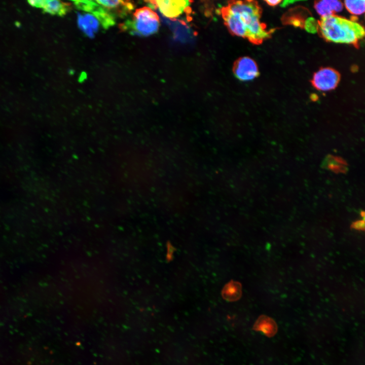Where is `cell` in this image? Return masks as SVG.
Masks as SVG:
<instances>
[{
  "label": "cell",
  "mask_w": 365,
  "mask_h": 365,
  "mask_svg": "<svg viewBox=\"0 0 365 365\" xmlns=\"http://www.w3.org/2000/svg\"><path fill=\"white\" fill-rule=\"evenodd\" d=\"M262 13V8L255 1H230L221 10L229 31L254 45L261 44L270 38L274 31L267 30L266 24L261 21Z\"/></svg>",
  "instance_id": "obj_1"
},
{
  "label": "cell",
  "mask_w": 365,
  "mask_h": 365,
  "mask_svg": "<svg viewBox=\"0 0 365 365\" xmlns=\"http://www.w3.org/2000/svg\"><path fill=\"white\" fill-rule=\"evenodd\" d=\"M317 30L327 42L350 44L356 48L364 36V27L359 23L335 14L321 17Z\"/></svg>",
  "instance_id": "obj_2"
},
{
  "label": "cell",
  "mask_w": 365,
  "mask_h": 365,
  "mask_svg": "<svg viewBox=\"0 0 365 365\" xmlns=\"http://www.w3.org/2000/svg\"><path fill=\"white\" fill-rule=\"evenodd\" d=\"M160 20L158 14L151 8L143 7L136 9L131 21L121 24L120 28L130 29L134 34L147 36L158 31Z\"/></svg>",
  "instance_id": "obj_3"
},
{
  "label": "cell",
  "mask_w": 365,
  "mask_h": 365,
  "mask_svg": "<svg viewBox=\"0 0 365 365\" xmlns=\"http://www.w3.org/2000/svg\"><path fill=\"white\" fill-rule=\"evenodd\" d=\"M341 75L337 70L330 67H321L313 75L311 83L316 89L327 91L335 89L338 85Z\"/></svg>",
  "instance_id": "obj_4"
},
{
  "label": "cell",
  "mask_w": 365,
  "mask_h": 365,
  "mask_svg": "<svg viewBox=\"0 0 365 365\" xmlns=\"http://www.w3.org/2000/svg\"><path fill=\"white\" fill-rule=\"evenodd\" d=\"M146 3L154 8H158L165 17L170 19L178 17L189 8V1H147Z\"/></svg>",
  "instance_id": "obj_5"
},
{
  "label": "cell",
  "mask_w": 365,
  "mask_h": 365,
  "mask_svg": "<svg viewBox=\"0 0 365 365\" xmlns=\"http://www.w3.org/2000/svg\"><path fill=\"white\" fill-rule=\"evenodd\" d=\"M73 3L78 9L92 13L104 29H107L115 24L113 15L99 4L95 3V2L77 1Z\"/></svg>",
  "instance_id": "obj_6"
},
{
  "label": "cell",
  "mask_w": 365,
  "mask_h": 365,
  "mask_svg": "<svg viewBox=\"0 0 365 365\" xmlns=\"http://www.w3.org/2000/svg\"><path fill=\"white\" fill-rule=\"evenodd\" d=\"M233 71L235 77L241 81H250L260 75L256 62L248 56L238 58L233 64Z\"/></svg>",
  "instance_id": "obj_7"
},
{
  "label": "cell",
  "mask_w": 365,
  "mask_h": 365,
  "mask_svg": "<svg viewBox=\"0 0 365 365\" xmlns=\"http://www.w3.org/2000/svg\"><path fill=\"white\" fill-rule=\"evenodd\" d=\"M28 3L33 7L42 9L44 12L60 16L66 15L71 9L70 3L60 1H29Z\"/></svg>",
  "instance_id": "obj_8"
},
{
  "label": "cell",
  "mask_w": 365,
  "mask_h": 365,
  "mask_svg": "<svg viewBox=\"0 0 365 365\" xmlns=\"http://www.w3.org/2000/svg\"><path fill=\"white\" fill-rule=\"evenodd\" d=\"M112 14L114 13L122 17L130 13L135 7L133 2L130 1H96ZM113 15V14H112Z\"/></svg>",
  "instance_id": "obj_9"
},
{
  "label": "cell",
  "mask_w": 365,
  "mask_h": 365,
  "mask_svg": "<svg viewBox=\"0 0 365 365\" xmlns=\"http://www.w3.org/2000/svg\"><path fill=\"white\" fill-rule=\"evenodd\" d=\"M77 22L80 29L89 38H93L99 28V21L90 14L77 13Z\"/></svg>",
  "instance_id": "obj_10"
},
{
  "label": "cell",
  "mask_w": 365,
  "mask_h": 365,
  "mask_svg": "<svg viewBox=\"0 0 365 365\" xmlns=\"http://www.w3.org/2000/svg\"><path fill=\"white\" fill-rule=\"evenodd\" d=\"M314 8L317 13L322 17L335 15L341 12L343 8L341 1L337 0H322L315 1Z\"/></svg>",
  "instance_id": "obj_11"
},
{
  "label": "cell",
  "mask_w": 365,
  "mask_h": 365,
  "mask_svg": "<svg viewBox=\"0 0 365 365\" xmlns=\"http://www.w3.org/2000/svg\"><path fill=\"white\" fill-rule=\"evenodd\" d=\"M242 295V286L238 281L231 280L224 286L222 290L223 299L229 302L238 300Z\"/></svg>",
  "instance_id": "obj_12"
},
{
  "label": "cell",
  "mask_w": 365,
  "mask_h": 365,
  "mask_svg": "<svg viewBox=\"0 0 365 365\" xmlns=\"http://www.w3.org/2000/svg\"><path fill=\"white\" fill-rule=\"evenodd\" d=\"M344 5L347 11L352 14L359 15L364 12V0H346L344 1Z\"/></svg>",
  "instance_id": "obj_13"
},
{
  "label": "cell",
  "mask_w": 365,
  "mask_h": 365,
  "mask_svg": "<svg viewBox=\"0 0 365 365\" xmlns=\"http://www.w3.org/2000/svg\"><path fill=\"white\" fill-rule=\"evenodd\" d=\"M364 227V223L363 221H358L353 223V228L356 230H363Z\"/></svg>",
  "instance_id": "obj_14"
},
{
  "label": "cell",
  "mask_w": 365,
  "mask_h": 365,
  "mask_svg": "<svg viewBox=\"0 0 365 365\" xmlns=\"http://www.w3.org/2000/svg\"><path fill=\"white\" fill-rule=\"evenodd\" d=\"M265 2L267 3V5H268L270 6H272V7L276 6L277 5H278L279 4H280L281 2H282L281 1H279V0H272V1L268 0V1H265Z\"/></svg>",
  "instance_id": "obj_15"
}]
</instances>
